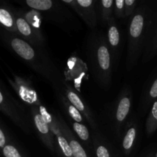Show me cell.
Instances as JSON below:
<instances>
[{"mask_svg":"<svg viewBox=\"0 0 157 157\" xmlns=\"http://www.w3.org/2000/svg\"><path fill=\"white\" fill-rule=\"evenodd\" d=\"M11 48L21 58L25 60H32L35 56L32 48L23 40L18 38H12L9 41Z\"/></svg>","mask_w":157,"mask_h":157,"instance_id":"1","label":"cell"},{"mask_svg":"<svg viewBox=\"0 0 157 157\" xmlns=\"http://www.w3.org/2000/svg\"><path fill=\"white\" fill-rule=\"evenodd\" d=\"M0 25L9 30H12L15 25L12 12L2 5H0Z\"/></svg>","mask_w":157,"mask_h":157,"instance_id":"2","label":"cell"},{"mask_svg":"<svg viewBox=\"0 0 157 157\" xmlns=\"http://www.w3.org/2000/svg\"><path fill=\"white\" fill-rule=\"evenodd\" d=\"M144 28V17L141 15H137L133 18L130 25V35L134 38L140 35Z\"/></svg>","mask_w":157,"mask_h":157,"instance_id":"3","label":"cell"},{"mask_svg":"<svg viewBox=\"0 0 157 157\" xmlns=\"http://www.w3.org/2000/svg\"><path fill=\"white\" fill-rule=\"evenodd\" d=\"M98 56L101 68L104 70H107L110 67V55L107 48L104 46L100 47V48L98 49Z\"/></svg>","mask_w":157,"mask_h":157,"instance_id":"4","label":"cell"},{"mask_svg":"<svg viewBox=\"0 0 157 157\" xmlns=\"http://www.w3.org/2000/svg\"><path fill=\"white\" fill-rule=\"evenodd\" d=\"M130 102L129 98H124L120 102L117 112V119L119 121H123L128 113L130 110Z\"/></svg>","mask_w":157,"mask_h":157,"instance_id":"5","label":"cell"},{"mask_svg":"<svg viewBox=\"0 0 157 157\" xmlns=\"http://www.w3.org/2000/svg\"><path fill=\"white\" fill-rule=\"evenodd\" d=\"M26 3L29 6L38 10H48L52 6L51 0H27Z\"/></svg>","mask_w":157,"mask_h":157,"instance_id":"6","label":"cell"},{"mask_svg":"<svg viewBox=\"0 0 157 157\" xmlns=\"http://www.w3.org/2000/svg\"><path fill=\"white\" fill-rule=\"evenodd\" d=\"M15 25L18 32L24 36H29L32 33L30 25L29 23L22 18H18L15 21Z\"/></svg>","mask_w":157,"mask_h":157,"instance_id":"7","label":"cell"},{"mask_svg":"<svg viewBox=\"0 0 157 157\" xmlns=\"http://www.w3.org/2000/svg\"><path fill=\"white\" fill-rule=\"evenodd\" d=\"M70 147L71 148L73 156L75 157H87L85 151L78 142L75 140L71 141Z\"/></svg>","mask_w":157,"mask_h":157,"instance_id":"8","label":"cell"},{"mask_svg":"<svg viewBox=\"0 0 157 157\" xmlns=\"http://www.w3.org/2000/svg\"><path fill=\"white\" fill-rule=\"evenodd\" d=\"M73 127L75 132L78 133V135L80 136V138L81 140H87L88 139L89 133L85 126L82 125V124H80L79 123H75Z\"/></svg>","mask_w":157,"mask_h":157,"instance_id":"9","label":"cell"},{"mask_svg":"<svg viewBox=\"0 0 157 157\" xmlns=\"http://www.w3.org/2000/svg\"><path fill=\"white\" fill-rule=\"evenodd\" d=\"M136 130L134 128H131L129 130L124 140V147L126 150H129L132 147L133 144V140L135 139Z\"/></svg>","mask_w":157,"mask_h":157,"instance_id":"10","label":"cell"},{"mask_svg":"<svg viewBox=\"0 0 157 157\" xmlns=\"http://www.w3.org/2000/svg\"><path fill=\"white\" fill-rule=\"evenodd\" d=\"M2 154L5 157H21L18 150L11 144H6L2 149Z\"/></svg>","mask_w":157,"mask_h":157,"instance_id":"11","label":"cell"},{"mask_svg":"<svg viewBox=\"0 0 157 157\" xmlns=\"http://www.w3.org/2000/svg\"><path fill=\"white\" fill-rule=\"evenodd\" d=\"M67 97H68V99L70 100V101L73 104L74 107H76L78 110L83 111L84 110V104H83V103L81 102V101L76 94L73 93V92H69Z\"/></svg>","mask_w":157,"mask_h":157,"instance_id":"12","label":"cell"},{"mask_svg":"<svg viewBox=\"0 0 157 157\" xmlns=\"http://www.w3.org/2000/svg\"><path fill=\"white\" fill-rule=\"evenodd\" d=\"M35 122L38 130L41 133H48V127L45 121L42 119L41 114H37L35 117Z\"/></svg>","mask_w":157,"mask_h":157,"instance_id":"13","label":"cell"},{"mask_svg":"<svg viewBox=\"0 0 157 157\" xmlns=\"http://www.w3.org/2000/svg\"><path fill=\"white\" fill-rule=\"evenodd\" d=\"M108 35L109 41H110V44L113 46L117 45L120 40V35L116 27H114V26H112V27L109 29Z\"/></svg>","mask_w":157,"mask_h":157,"instance_id":"14","label":"cell"},{"mask_svg":"<svg viewBox=\"0 0 157 157\" xmlns=\"http://www.w3.org/2000/svg\"><path fill=\"white\" fill-rule=\"evenodd\" d=\"M58 144H59L63 153H64V154L66 156L71 157L73 155L71 148L70 147V144H68V143L67 142V140L64 137H62V136H59L58 137Z\"/></svg>","mask_w":157,"mask_h":157,"instance_id":"15","label":"cell"},{"mask_svg":"<svg viewBox=\"0 0 157 157\" xmlns=\"http://www.w3.org/2000/svg\"><path fill=\"white\" fill-rule=\"evenodd\" d=\"M69 113H70L72 118H73L75 121H77V122L79 123L82 121V118H81V114H80L79 111H78V109H77L76 107H74L73 105L69 107Z\"/></svg>","mask_w":157,"mask_h":157,"instance_id":"16","label":"cell"},{"mask_svg":"<svg viewBox=\"0 0 157 157\" xmlns=\"http://www.w3.org/2000/svg\"><path fill=\"white\" fill-rule=\"evenodd\" d=\"M151 115H152V123L151 127L153 130H154L153 128L157 126V101L154 103L153 106V108H152V111H151Z\"/></svg>","mask_w":157,"mask_h":157,"instance_id":"17","label":"cell"},{"mask_svg":"<svg viewBox=\"0 0 157 157\" xmlns=\"http://www.w3.org/2000/svg\"><path fill=\"white\" fill-rule=\"evenodd\" d=\"M40 112H41V116L42 117V119L45 121L46 124H49V123L52 122V117L47 112L46 109L44 107L41 106L40 107Z\"/></svg>","mask_w":157,"mask_h":157,"instance_id":"18","label":"cell"},{"mask_svg":"<svg viewBox=\"0 0 157 157\" xmlns=\"http://www.w3.org/2000/svg\"><path fill=\"white\" fill-rule=\"evenodd\" d=\"M7 144V139H6V136L5 134L4 131L0 127V150H2L6 145Z\"/></svg>","mask_w":157,"mask_h":157,"instance_id":"19","label":"cell"},{"mask_svg":"<svg viewBox=\"0 0 157 157\" xmlns=\"http://www.w3.org/2000/svg\"><path fill=\"white\" fill-rule=\"evenodd\" d=\"M97 155L98 157H110L108 151L104 147H99L97 150Z\"/></svg>","mask_w":157,"mask_h":157,"instance_id":"20","label":"cell"},{"mask_svg":"<svg viewBox=\"0 0 157 157\" xmlns=\"http://www.w3.org/2000/svg\"><path fill=\"white\" fill-rule=\"evenodd\" d=\"M150 94L152 98H157V79L154 81L153 86L150 89Z\"/></svg>","mask_w":157,"mask_h":157,"instance_id":"21","label":"cell"},{"mask_svg":"<svg viewBox=\"0 0 157 157\" xmlns=\"http://www.w3.org/2000/svg\"><path fill=\"white\" fill-rule=\"evenodd\" d=\"M78 2L83 7H88L92 4V0H78Z\"/></svg>","mask_w":157,"mask_h":157,"instance_id":"22","label":"cell"},{"mask_svg":"<svg viewBox=\"0 0 157 157\" xmlns=\"http://www.w3.org/2000/svg\"><path fill=\"white\" fill-rule=\"evenodd\" d=\"M102 4L104 7L110 8L113 4V0H103Z\"/></svg>","mask_w":157,"mask_h":157,"instance_id":"23","label":"cell"},{"mask_svg":"<svg viewBox=\"0 0 157 157\" xmlns=\"http://www.w3.org/2000/svg\"><path fill=\"white\" fill-rule=\"evenodd\" d=\"M124 2H125V1H124V0H117V1H116V5L118 9H122Z\"/></svg>","mask_w":157,"mask_h":157,"instance_id":"24","label":"cell"},{"mask_svg":"<svg viewBox=\"0 0 157 157\" xmlns=\"http://www.w3.org/2000/svg\"><path fill=\"white\" fill-rule=\"evenodd\" d=\"M125 3L127 5H129V6H130V5H132V4H133V3H134V0H126Z\"/></svg>","mask_w":157,"mask_h":157,"instance_id":"25","label":"cell"},{"mask_svg":"<svg viewBox=\"0 0 157 157\" xmlns=\"http://www.w3.org/2000/svg\"><path fill=\"white\" fill-rule=\"evenodd\" d=\"M64 2H67V3H70V2H72L71 0H64Z\"/></svg>","mask_w":157,"mask_h":157,"instance_id":"26","label":"cell"}]
</instances>
